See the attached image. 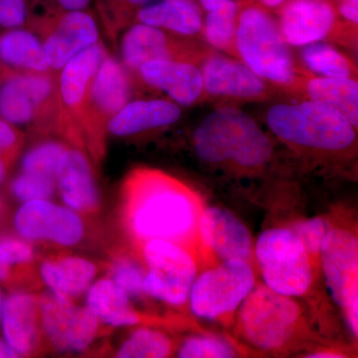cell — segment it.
Returning <instances> with one entry per match:
<instances>
[{"label": "cell", "mask_w": 358, "mask_h": 358, "mask_svg": "<svg viewBox=\"0 0 358 358\" xmlns=\"http://www.w3.org/2000/svg\"><path fill=\"white\" fill-rule=\"evenodd\" d=\"M124 195V221L138 241L166 240L185 246L197 235L199 199L176 179L138 171L129 179Z\"/></svg>", "instance_id": "6da1fadb"}, {"label": "cell", "mask_w": 358, "mask_h": 358, "mask_svg": "<svg viewBox=\"0 0 358 358\" xmlns=\"http://www.w3.org/2000/svg\"><path fill=\"white\" fill-rule=\"evenodd\" d=\"M193 145L205 164H231L245 169L265 166L273 155L272 141L253 117L232 107L206 115L195 129Z\"/></svg>", "instance_id": "7a4b0ae2"}, {"label": "cell", "mask_w": 358, "mask_h": 358, "mask_svg": "<svg viewBox=\"0 0 358 358\" xmlns=\"http://www.w3.org/2000/svg\"><path fill=\"white\" fill-rule=\"evenodd\" d=\"M266 119L280 140L301 150L339 154L357 141V129L343 115L310 99L273 106Z\"/></svg>", "instance_id": "3957f363"}, {"label": "cell", "mask_w": 358, "mask_h": 358, "mask_svg": "<svg viewBox=\"0 0 358 358\" xmlns=\"http://www.w3.org/2000/svg\"><path fill=\"white\" fill-rule=\"evenodd\" d=\"M237 329L250 345L265 352H282L306 329L300 303L292 296L255 285L236 313Z\"/></svg>", "instance_id": "277c9868"}, {"label": "cell", "mask_w": 358, "mask_h": 358, "mask_svg": "<svg viewBox=\"0 0 358 358\" xmlns=\"http://www.w3.org/2000/svg\"><path fill=\"white\" fill-rule=\"evenodd\" d=\"M235 52L265 81L280 86H291L296 81L293 57L279 23L259 7H247L238 15Z\"/></svg>", "instance_id": "5b68a950"}, {"label": "cell", "mask_w": 358, "mask_h": 358, "mask_svg": "<svg viewBox=\"0 0 358 358\" xmlns=\"http://www.w3.org/2000/svg\"><path fill=\"white\" fill-rule=\"evenodd\" d=\"M254 259L263 284L275 293L296 299L312 289L315 263L289 228L263 231L255 242Z\"/></svg>", "instance_id": "8992f818"}, {"label": "cell", "mask_w": 358, "mask_h": 358, "mask_svg": "<svg viewBox=\"0 0 358 358\" xmlns=\"http://www.w3.org/2000/svg\"><path fill=\"white\" fill-rule=\"evenodd\" d=\"M256 284L253 266L242 261H223L197 275L188 300L190 310L200 319H229Z\"/></svg>", "instance_id": "52a82bcc"}, {"label": "cell", "mask_w": 358, "mask_h": 358, "mask_svg": "<svg viewBox=\"0 0 358 358\" xmlns=\"http://www.w3.org/2000/svg\"><path fill=\"white\" fill-rule=\"evenodd\" d=\"M143 257L148 268L143 280L145 296L173 307L188 303L199 270L185 246L150 240L143 244Z\"/></svg>", "instance_id": "ba28073f"}, {"label": "cell", "mask_w": 358, "mask_h": 358, "mask_svg": "<svg viewBox=\"0 0 358 358\" xmlns=\"http://www.w3.org/2000/svg\"><path fill=\"white\" fill-rule=\"evenodd\" d=\"M319 263L327 289L353 338H358V238L345 227L327 233Z\"/></svg>", "instance_id": "9c48e42d"}, {"label": "cell", "mask_w": 358, "mask_h": 358, "mask_svg": "<svg viewBox=\"0 0 358 358\" xmlns=\"http://www.w3.org/2000/svg\"><path fill=\"white\" fill-rule=\"evenodd\" d=\"M40 327L59 352H82L98 334L99 320L87 307L48 289L38 299Z\"/></svg>", "instance_id": "30bf717a"}, {"label": "cell", "mask_w": 358, "mask_h": 358, "mask_svg": "<svg viewBox=\"0 0 358 358\" xmlns=\"http://www.w3.org/2000/svg\"><path fill=\"white\" fill-rule=\"evenodd\" d=\"M14 223L25 239L45 240L61 246H74L84 236V223L77 212L49 199L24 202Z\"/></svg>", "instance_id": "8fae6325"}, {"label": "cell", "mask_w": 358, "mask_h": 358, "mask_svg": "<svg viewBox=\"0 0 358 358\" xmlns=\"http://www.w3.org/2000/svg\"><path fill=\"white\" fill-rule=\"evenodd\" d=\"M200 243L220 262L242 261L253 266L255 242L241 219L228 209L209 206L200 212L197 223Z\"/></svg>", "instance_id": "7c38bea8"}, {"label": "cell", "mask_w": 358, "mask_h": 358, "mask_svg": "<svg viewBox=\"0 0 358 358\" xmlns=\"http://www.w3.org/2000/svg\"><path fill=\"white\" fill-rule=\"evenodd\" d=\"M99 41L100 31L91 14L84 10L67 11L42 40L49 69L52 73L60 72L71 59Z\"/></svg>", "instance_id": "4fadbf2b"}, {"label": "cell", "mask_w": 358, "mask_h": 358, "mask_svg": "<svg viewBox=\"0 0 358 358\" xmlns=\"http://www.w3.org/2000/svg\"><path fill=\"white\" fill-rule=\"evenodd\" d=\"M106 55L105 46L99 41L80 52L60 70L58 96L61 115L65 119L83 122L92 83Z\"/></svg>", "instance_id": "5bb4252c"}, {"label": "cell", "mask_w": 358, "mask_h": 358, "mask_svg": "<svg viewBox=\"0 0 358 358\" xmlns=\"http://www.w3.org/2000/svg\"><path fill=\"white\" fill-rule=\"evenodd\" d=\"M131 80L126 66L107 53L96 71L83 121L106 122L131 100Z\"/></svg>", "instance_id": "9a60e30c"}, {"label": "cell", "mask_w": 358, "mask_h": 358, "mask_svg": "<svg viewBox=\"0 0 358 358\" xmlns=\"http://www.w3.org/2000/svg\"><path fill=\"white\" fill-rule=\"evenodd\" d=\"M203 77L204 91L213 96L254 99L267 96L265 80L250 69L242 61L213 55L200 68Z\"/></svg>", "instance_id": "2e32d148"}, {"label": "cell", "mask_w": 358, "mask_h": 358, "mask_svg": "<svg viewBox=\"0 0 358 358\" xmlns=\"http://www.w3.org/2000/svg\"><path fill=\"white\" fill-rule=\"evenodd\" d=\"M336 23L333 7L324 0H293L282 10L279 27L289 46L322 41Z\"/></svg>", "instance_id": "e0dca14e"}, {"label": "cell", "mask_w": 358, "mask_h": 358, "mask_svg": "<svg viewBox=\"0 0 358 358\" xmlns=\"http://www.w3.org/2000/svg\"><path fill=\"white\" fill-rule=\"evenodd\" d=\"M138 71L145 83L166 93L178 105L192 106L203 94L201 70L188 61H148Z\"/></svg>", "instance_id": "ac0fdd59"}, {"label": "cell", "mask_w": 358, "mask_h": 358, "mask_svg": "<svg viewBox=\"0 0 358 358\" xmlns=\"http://www.w3.org/2000/svg\"><path fill=\"white\" fill-rule=\"evenodd\" d=\"M56 187L61 199L76 212L95 210L99 192L86 155L78 148H66L55 171Z\"/></svg>", "instance_id": "d6986e66"}, {"label": "cell", "mask_w": 358, "mask_h": 358, "mask_svg": "<svg viewBox=\"0 0 358 358\" xmlns=\"http://www.w3.org/2000/svg\"><path fill=\"white\" fill-rule=\"evenodd\" d=\"M0 315L6 343L18 355L31 353L39 341L38 299L24 292L10 294Z\"/></svg>", "instance_id": "ffe728a7"}, {"label": "cell", "mask_w": 358, "mask_h": 358, "mask_svg": "<svg viewBox=\"0 0 358 358\" xmlns=\"http://www.w3.org/2000/svg\"><path fill=\"white\" fill-rule=\"evenodd\" d=\"M180 117V108L171 101L159 99L129 101L107 122V129L117 136H134L171 126Z\"/></svg>", "instance_id": "44dd1931"}, {"label": "cell", "mask_w": 358, "mask_h": 358, "mask_svg": "<svg viewBox=\"0 0 358 358\" xmlns=\"http://www.w3.org/2000/svg\"><path fill=\"white\" fill-rule=\"evenodd\" d=\"M121 54L124 66L133 70L148 61L183 60L176 42L164 30L141 22L122 35Z\"/></svg>", "instance_id": "7402d4cb"}, {"label": "cell", "mask_w": 358, "mask_h": 358, "mask_svg": "<svg viewBox=\"0 0 358 358\" xmlns=\"http://www.w3.org/2000/svg\"><path fill=\"white\" fill-rule=\"evenodd\" d=\"M86 307L99 322L115 327H134L140 324V313L128 294L110 278H103L87 289Z\"/></svg>", "instance_id": "603a6c76"}, {"label": "cell", "mask_w": 358, "mask_h": 358, "mask_svg": "<svg viewBox=\"0 0 358 358\" xmlns=\"http://www.w3.org/2000/svg\"><path fill=\"white\" fill-rule=\"evenodd\" d=\"M136 17L143 24L185 36L197 34L203 28L201 11L192 0H159L148 3Z\"/></svg>", "instance_id": "cb8c5ba5"}, {"label": "cell", "mask_w": 358, "mask_h": 358, "mask_svg": "<svg viewBox=\"0 0 358 358\" xmlns=\"http://www.w3.org/2000/svg\"><path fill=\"white\" fill-rule=\"evenodd\" d=\"M96 274L95 264L77 256L45 261L40 267V275L49 289L69 299L85 293Z\"/></svg>", "instance_id": "d4e9b609"}, {"label": "cell", "mask_w": 358, "mask_h": 358, "mask_svg": "<svg viewBox=\"0 0 358 358\" xmlns=\"http://www.w3.org/2000/svg\"><path fill=\"white\" fill-rule=\"evenodd\" d=\"M0 62L18 73H52L45 59L42 40L22 27L0 35Z\"/></svg>", "instance_id": "484cf974"}, {"label": "cell", "mask_w": 358, "mask_h": 358, "mask_svg": "<svg viewBox=\"0 0 358 358\" xmlns=\"http://www.w3.org/2000/svg\"><path fill=\"white\" fill-rule=\"evenodd\" d=\"M305 90L310 100L336 110L357 129L358 83L355 78H308Z\"/></svg>", "instance_id": "4316f807"}, {"label": "cell", "mask_w": 358, "mask_h": 358, "mask_svg": "<svg viewBox=\"0 0 358 358\" xmlns=\"http://www.w3.org/2000/svg\"><path fill=\"white\" fill-rule=\"evenodd\" d=\"M206 11L203 23L207 42L218 50L235 54L238 6L235 0H200Z\"/></svg>", "instance_id": "83f0119b"}, {"label": "cell", "mask_w": 358, "mask_h": 358, "mask_svg": "<svg viewBox=\"0 0 358 358\" xmlns=\"http://www.w3.org/2000/svg\"><path fill=\"white\" fill-rule=\"evenodd\" d=\"M0 115L15 126H24L38 119L22 73L7 78L0 86Z\"/></svg>", "instance_id": "f1b7e54d"}, {"label": "cell", "mask_w": 358, "mask_h": 358, "mask_svg": "<svg viewBox=\"0 0 358 358\" xmlns=\"http://www.w3.org/2000/svg\"><path fill=\"white\" fill-rule=\"evenodd\" d=\"M301 60L308 70L320 77L355 78V67L343 54L324 42L306 45Z\"/></svg>", "instance_id": "f546056e"}, {"label": "cell", "mask_w": 358, "mask_h": 358, "mask_svg": "<svg viewBox=\"0 0 358 358\" xmlns=\"http://www.w3.org/2000/svg\"><path fill=\"white\" fill-rule=\"evenodd\" d=\"M173 341L162 331L141 327L122 343L117 358H164L173 352Z\"/></svg>", "instance_id": "4dcf8cb0"}, {"label": "cell", "mask_w": 358, "mask_h": 358, "mask_svg": "<svg viewBox=\"0 0 358 358\" xmlns=\"http://www.w3.org/2000/svg\"><path fill=\"white\" fill-rule=\"evenodd\" d=\"M176 355L179 358H233L239 352L236 346L226 338L201 334L186 338Z\"/></svg>", "instance_id": "1f68e13d"}, {"label": "cell", "mask_w": 358, "mask_h": 358, "mask_svg": "<svg viewBox=\"0 0 358 358\" xmlns=\"http://www.w3.org/2000/svg\"><path fill=\"white\" fill-rule=\"evenodd\" d=\"M331 228L333 226L327 218L315 216L296 221L289 225V229L300 239L313 262L319 263L320 249Z\"/></svg>", "instance_id": "d6a6232c"}, {"label": "cell", "mask_w": 358, "mask_h": 358, "mask_svg": "<svg viewBox=\"0 0 358 358\" xmlns=\"http://www.w3.org/2000/svg\"><path fill=\"white\" fill-rule=\"evenodd\" d=\"M58 141H45L32 148L22 159V171L55 176L59 159L66 150Z\"/></svg>", "instance_id": "836d02e7"}, {"label": "cell", "mask_w": 358, "mask_h": 358, "mask_svg": "<svg viewBox=\"0 0 358 358\" xmlns=\"http://www.w3.org/2000/svg\"><path fill=\"white\" fill-rule=\"evenodd\" d=\"M145 271L136 261L122 258L115 261L110 271V279L122 289L131 301L147 296L143 292Z\"/></svg>", "instance_id": "e575fe53"}, {"label": "cell", "mask_w": 358, "mask_h": 358, "mask_svg": "<svg viewBox=\"0 0 358 358\" xmlns=\"http://www.w3.org/2000/svg\"><path fill=\"white\" fill-rule=\"evenodd\" d=\"M11 189L23 202L50 199L56 190L55 176L22 171L14 179Z\"/></svg>", "instance_id": "d590c367"}, {"label": "cell", "mask_w": 358, "mask_h": 358, "mask_svg": "<svg viewBox=\"0 0 358 358\" xmlns=\"http://www.w3.org/2000/svg\"><path fill=\"white\" fill-rule=\"evenodd\" d=\"M33 249L29 244L15 238H0V264L10 268L17 264L30 262Z\"/></svg>", "instance_id": "8d00e7d4"}, {"label": "cell", "mask_w": 358, "mask_h": 358, "mask_svg": "<svg viewBox=\"0 0 358 358\" xmlns=\"http://www.w3.org/2000/svg\"><path fill=\"white\" fill-rule=\"evenodd\" d=\"M27 20L25 0H0V26L6 29L21 28Z\"/></svg>", "instance_id": "74e56055"}, {"label": "cell", "mask_w": 358, "mask_h": 358, "mask_svg": "<svg viewBox=\"0 0 358 358\" xmlns=\"http://www.w3.org/2000/svg\"><path fill=\"white\" fill-rule=\"evenodd\" d=\"M16 141L17 134L14 131L13 124L3 119L0 120V152L13 148Z\"/></svg>", "instance_id": "f35d334b"}, {"label": "cell", "mask_w": 358, "mask_h": 358, "mask_svg": "<svg viewBox=\"0 0 358 358\" xmlns=\"http://www.w3.org/2000/svg\"><path fill=\"white\" fill-rule=\"evenodd\" d=\"M339 13H341V15H343L346 20L350 21V22L357 24V3H355V2L348 0V1H345V3L341 4V7H339Z\"/></svg>", "instance_id": "ab89813d"}, {"label": "cell", "mask_w": 358, "mask_h": 358, "mask_svg": "<svg viewBox=\"0 0 358 358\" xmlns=\"http://www.w3.org/2000/svg\"><path fill=\"white\" fill-rule=\"evenodd\" d=\"M63 8L67 11L84 10L89 6L91 0H57Z\"/></svg>", "instance_id": "60d3db41"}, {"label": "cell", "mask_w": 358, "mask_h": 358, "mask_svg": "<svg viewBox=\"0 0 358 358\" xmlns=\"http://www.w3.org/2000/svg\"><path fill=\"white\" fill-rule=\"evenodd\" d=\"M305 357H308V358H345V357H348V355H345V353H343V352H336V350H317V352L308 353L307 355H305Z\"/></svg>", "instance_id": "b9f144b4"}, {"label": "cell", "mask_w": 358, "mask_h": 358, "mask_svg": "<svg viewBox=\"0 0 358 358\" xmlns=\"http://www.w3.org/2000/svg\"><path fill=\"white\" fill-rule=\"evenodd\" d=\"M18 353L6 341H0V358L18 357Z\"/></svg>", "instance_id": "7bdbcfd3"}, {"label": "cell", "mask_w": 358, "mask_h": 358, "mask_svg": "<svg viewBox=\"0 0 358 358\" xmlns=\"http://www.w3.org/2000/svg\"><path fill=\"white\" fill-rule=\"evenodd\" d=\"M260 1L262 2L264 6L268 7H277L284 3L286 0H260Z\"/></svg>", "instance_id": "ee69618b"}, {"label": "cell", "mask_w": 358, "mask_h": 358, "mask_svg": "<svg viewBox=\"0 0 358 358\" xmlns=\"http://www.w3.org/2000/svg\"><path fill=\"white\" fill-rule=\"evenodd\" d=\"M122 1L128 2L133 6H145V4L150 3L152 0H122Z\"/></svg>", "instance_id": "f6af8a7d"}, {"label": "cell", "mask_w": 358, "mask_h": 358, "mask_svg": "<svg viewBox=\"0 0 358 358\" xmlns=\"http://www.w3.org/2000/svg\"><path fill=\"white\" fill-rule=\"evenodd\" d=\"M6 176V166H4L3 160L1 159V152H0V183L3 181Z\"/></svg>", "instance_id": "bcb514c9"}, {"label": "cell", "mask_w": 358, "mask_h": 358, "mask_svg": "<svg viewBox=\"0 0 358 358\" xmlns=\"http://www.w3.org/2000/svg\"><path fill=\"white\" fill-rule=\"evenodd\" d=\"M1 308H2V299H1V294H0V315H1Z\"/></svg>", "instance_id": "7dc6e473"}, {"label": "cell", "mask_w": 358, "mask_h": 358, "mask_svg": "<svg viewBox=\"0 0 358 358\" xmlns=\"http://www.w3.org/2000/svg\"><path fill=\"white\" fill-rule=\"evenodd\" d=\"M350 1L355 2V3H357L358 0H350Z\"/></svg>", "instance_id": "c3c4849f"}]
</instances>
